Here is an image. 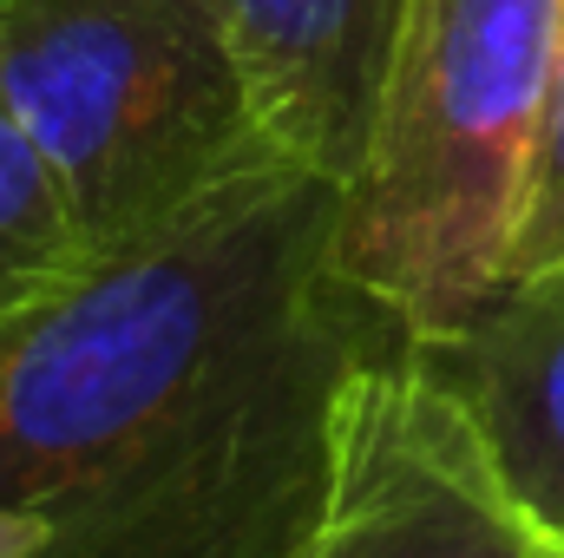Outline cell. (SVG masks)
Instances as JSON below:
<instances>
[{
  "label": "cell",
  "mask_w": 564,
  "mask_h": 558,
  "mask_svg": "<svg viewBox=\"0 0 564 558\" xmlns=\"http://www.w3.org/2000/svg\"><path fill=\"white\" fill-rule=\"evenodd\" d=\"M558 257H564V7H558V46H552V79H545V112H539L532 171H525V204H519L506 289L552 270Z\"/></svg>",
  "instance_id": "cell-8"
},
{
  "label": "cell",
  "mask_w": 564,
  "mask_h": 558,
  "mask_svg": "<svg viewBox=\"0 0 564 558\" xmlns=\"http://www.w3.org/2000/svg\"><path fill=\"white\" fill-rule=\"evenodd\" d=\"M545 539L499 486L473 420L421 368L388 355L348 427L341 480L289 558H539Z\"/></svg>",
  "instance_id": "cell-4"
},
{
  "label": "cell",
  "mask_w": 564,
  "mask_h": 558,
  "mask_svg": "<svg viewBox=\"0 0 564 558\" xmlns=\"http://www.w3.org/2000/svg\"><path fill=\"white\" fill-rule=\"evenodd\" d=\"M40 546H46V519L0 506V558H33Z\"/></svg>",
  "instance_id": "cell-9"
},
{
  "label": "cell",
  "mask_w": 564,
  "mask_h": 558,
  "mask_svg": "<svg viewBox=\"0 0 564 558\" xmlns=\"http://www.w3.org/2000/svg\"><path fill=\"white\" fill-rule=\"evenodd\" d=\"M539 558H564V546H545V552H539Z\"/></svg>",
  "instance_id": "cell-10"
},
{
  "label": "cell",
  "mask_w": 564,
  "mask_h": 558,
  "mask_svg": "<svg viewBox=\"0 0 564 558\" xmlns=\"http://www.w3.org/2000/svg\"><path fill=\"white\" fill-rule=\"evenodd\" d=\"M86 230L46 171V158L20 132L13 106L0 99V322L20 315L33 296L86 264Z\"/></svg>",
  "instance_id": "cell-7"
},
{
  "label": "cell",
  "mask_w": 564,
  "mask_h": 558,
  "mask_svg": "<svg viewBox=\"0 0 564 558\" xmlns=\"http://www.w3.org/2000/svg\"><path fill=\"white\" fill-rule=\"evenodd\" d=\"M414 355L473 420L532 533L564 546V257L499 289L466 329L414 342Z\"/></svg>",
  "instance_id": "cell-6"
},
{
  "label": "cell",
  "mask_w": 564,
  "mask_h": 558,
  "mask_svg": "<svg viewBox=\"0 0 564 558\" xmlns=\"http://www.w3.org/2000/svg\"><path fill=\"white\" fill-rule=\"evenodd\" d=\"M564 0H408L375 132L341 184L335 270L414 342L466 329L512 270Z\"/></svg>",
  "instance_id": "cell-2"
},
{
  "label": "cell",
  "mask_w": 564,
  "mask_h": 558,
  "mask_svg": "<svg viewBox=\"0 0 564 558\" xmlns=\"http://www.w3.org/2000/svg\"><path fill=\"white\" fill-rule=\"evenodd\" d=\"M243 66L263 139L348 184L381 106L408 0H210Z\"/></svg>",
  "instance_id": "cell-5"
},
{
  "label": "cell",
  "mask_w": 564,
  "mask_h": 558,
  "mask_svg": "<svg viewBox=\"0 0 564 558\" xmlns=\"http://www.w3.org/2000/svg\"><path fill=\"white\" fill-rule=\"evenodd\" d=\"M341 184L282 151L86 250L0 322V506L59 519L282 342L335 270Z\"/></svg>",
  "instance_id": "cell-1"
},
{
  "label": "cell",
  "mask_w": 564,
  "mask_h": 558,
  "mask_svg": "<svg viewBox=\"0 0 564 558\" xmlns=\"http://www.w3.org/2000/svg\"><path fill=\"white\" fill-rule=\"evenodd\" d=\"M0 99L93 250L276 151L210 0H0Z\"/></svg>",
  "instance_id": "cell-3"
}]
</instances>
